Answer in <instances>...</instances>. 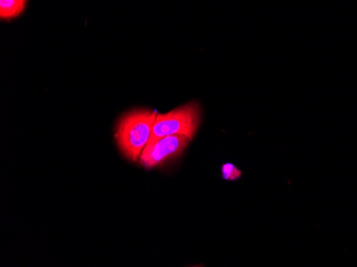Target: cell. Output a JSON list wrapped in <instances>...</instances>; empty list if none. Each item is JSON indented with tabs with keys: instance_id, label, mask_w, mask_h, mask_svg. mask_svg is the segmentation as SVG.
Here are the masks:
<instances>
[{
	"instance_id": "1",
	"label": "cell",
	"mask_w": 357,
	"mask_h": 267,
	"mask_svg": "<svg viewBox=\"0 0 357 267\" xmlns=\"http://www.w3.org/2000/svg\"><path fill=\"white\" fill-rule=\"evenodd\" d=\"M158 114L154 110L134 109L120 118L115 137L120 151L126 158L132 162L140 158L151 139Z\"/></svg>"
},
{
	"instance_id": "3",
	"label": "cell",
	"mask_w": 357,
	"mask_h": 267,
	"mask_svg": "<svg viewBox=\"0 0 357 267\" xmlns=\"http://www.w3.org/2000/svg\"><path fill=\"white\" fill-rule=\"evenodd\" d=\"M190 140L185 136L172 135L148 142L140 156V165L148 169L163 166L181 155Z\"/></svg>"
},
{
	"instance_id": "4",
	"label": "cell",
	"mask_w": 357,
	"mask_h": 267,
	"mask_svg": "<svg viewBox=\"0 0 357 267\" xmlns=\"http://www.w3.org/2000/svg\"><path fill=\"white\" fill-rule=\"evenodd\" d=\"M24 0H1L0 1V19L5 21L19 17L26 7Z\"/></svg>"
},
{
	"instance_id": "2",
	"label": "cell",
	"mask_w": 357,
	"mask_h": 267,
	"mask_svg": "<svg viewBox=\"0 0 357 267\" xmlns=\"http://www.w3.org/2000/svg\"><path fill=\"white\" fill-rule=\"evenodd\" d=\"M200 107L190 103L165 114H158L150 142L172 135H182L192 140L200 123Z\"/></svg>"
},
{
	"instance_id": "5",
	"label": "cell",
	"mask_w": 357,
	"mask_h": 267,
	"mask_svg": "<svg viewBox=\"0 0 357 267\" xmlns=\"http://www.w3.org/2000/svg\"><path fill=\"white\" fill-rule=\"evenodd\" d=\"M222 176L228 181H236L241 178L242 172L234 165L225 164L222 168Z\"/></svg>"
}]
</instances>
